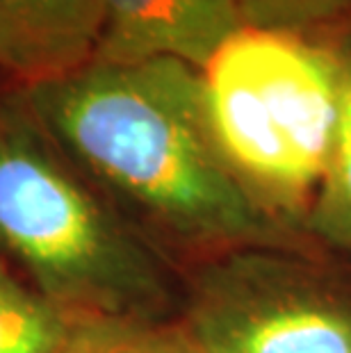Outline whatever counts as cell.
Returning <instances> with one entry per match:
<instances>
[{
  "label": "cell",
  "mask_w": 351,
  "mask_h": 353,
  "mask_svg": "<svg viewBox=\"0 0 351 353\" xmlns=\"http://www.w3.org/2000/svg\"><path fill=\"white\" fill-rule=\"evenodd\" d=\"M244 26L319 34L351 19V0H235Z\"/></svg>",
  "instance_id": "obj_10"
},
{
  "label": "cell",
  "mask_w": 351,
  "mask_h": 353,
  "mask_svg": "<svg viewBox=\"0 0 351 353\" xmlns=\"http://www.w3.org/2000/svg\"><path fill=\"white\" fill-rule=\"evenodd\" d=\"M0 253L73 317H169V262L92 190L26 101L0 103Z\"/></svg>",
  "instance_id": "obj_2"
},
{
  "label": "cell",
  "mask_w": 351,
  "mask_h": 353,
  "mask_svg": "<svg viewBox=\"0 0 351 353\" xmlns=\"http://www.w3.org/2000/svg\"><path fill=\"white\" fill-rule=\"evenodd\" d=\"M201 76L228 162L265 205L303 232L340 117V66L326 32L244 26Z\"/></svg>",
  "instance_id": "obj_3"
},
{
  "label": "cell",
  "mask_w": 351,
  "mask_h": 353,
  "mask_svg": "<svg viewBox=\"0 0 351 353\" xmlns=\"http://www.w3.org/2000/svg\"><path fill=\"white\" fill-rule=\"evenodd\" d=\"M21 99L73 167L160 255L178 253L197 267L242 249L317 251L228 162L194 66L169 57L92 62L26 87Z\"/></svg>",
  "instance_id": "obj_1"
},
{
  "label": "cell",
  "mask_w": 351,
  "mask_h": 353,
  "mask_svg": "<svg viewBox=\"0 0 351 353\" xmlns=\"http://www.w3.org/2000/svg\"><path fill=\"white\" fill-rule=\"evenodd\" d=\"M59 353H194L176 319L78 317Z\"/></svg>",
  "instance_id": "obj_9"
},
{
  "label": "cell",
  "mask_w": 351,
  "mask_h": 353,
  "mask_svg": "<svg viewBox=\"0 0 351 353\" xmlns=\"http://www.w3.org/2000/svg\"><path fill=\"white\" fill-rule=\"evenodd\" d=\"M176 321L194 353H351V283L319 251H230L192 267Z\"/></svg>",
  "instance_id": "obj_4"
},
{
  "label": "cell",
  "mask_w": 351,
  "mask_h": 353,
  "mask_svg": "<svg viewBox=\"0 0 351 353\" xmlns=\"http://www.w3.org/2000/svg\"><path fill=\"white\" fill-rule=\"evenodd\" d=\"M106 0H0V69L26 87L94 62Z\"/></svg>",
  "instance_id": "obj_6"
},
{
  "label": "cell",
  "mask_w": 351,
  "mask_h": 353,
  "mask_svg": "<svg viewBox=\"0 0 351 353\" xmlns=\"http://www.w3.org/2000/svg\"><path fill=\"white\" fill-rule=\"evenodd\" d=\"M76 319L0 262V353H59Z\"/></svg>",
  "instance_id": "obj_8"
},
{
  "label": "cell",
  "mask_w": 351,
  "mask_h": 353,
  "mask_svg": "<svg viewBox=\"0 0 351 353\" xmlns=\"http://www.w3.org/2000/svg\"><path fill=\"white\" fill-rule=\"evenodd\" d=\"M326 37L340 66V117L331 164L305 214L303 232L317 251L351 260V19Z\"/></svg>",
  "instance_id": "obj_7"
},
{
  "label": "cell",
  "mask_w": 351,
  "mask_h": 353,
  "mask_svg": "<svg viewBox=\"0 0 351 353\" xmlns=\"http://www.w3.org/2000/svg\"><path fill=\"white\" fill-rule=\"evenodd\" d=\"M240 28L244 21L235 0H106L94 62L169 57L203 71Z\"/></svg>",
  "instance_id": "obj_5"
}]
</instances>
